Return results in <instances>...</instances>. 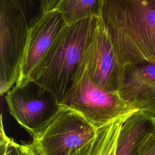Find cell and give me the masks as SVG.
Wrapping results in <instances>:
<instances>
[{"instance_id": "1", "label": "cell", "mask_w": 155, "mask_h": 155, "mask_svg": "<svg viewBox=\"0 0 155 155\" xmlns=\"http://www.w3.org/2000/svg\"><path fill=\"white\" fill-rule=\"evenodd\" d=\"M101 20L124 67L155 61V0H104Z\"/></svg>"}, {"instance_id": "2", "label": "cell", "mask_w": 155, "mask_h": 155, "mask_svg": "<svg viewBox=\"0 0 155 155\" xmlns=\"http://www.w3.org/2000/svg\"><path fill=\"white\" fill-rule=\"evenodd\" d=\"M100 21L90 18L66 25L30 80L50 91L59 104L73 84Z\"/></svg>"}, {"instance_id": "3", "label": "cell", "mask_w": 155, "mask_h": 155, "mask_svg": "<svg viewBox=\"0 0 155 155\" xmlns=\"http://www.w3.org/2000/svg\"><path fill=\"white\" fill-rule=\"evenodd\" d=\"M60 105L79 113L97 129L138 111L119 92L108 91L95 84L83 62Z\"/></svg>"}, {"instance_id": "4", "label": "cell", "mask_w": 155, "mask_h": 155, "mask_svg": "<svg viewBox=\"0 0 155 155\" xmlns=\"http://www.w3.org/2000/svg\"><path fill=\"white\" fill-rule=\"evenodd\" d=\"M97 130L79 113L61 106L30 135L44 155H70L94 139Z\"/></svg>"}, {"instance_id": "5", "label": "cell", "mask_w": 155, "mask_h": 155, "mask_svg": "<svg viewBox=\"0 0 155 155\" xmlns=\"http://www.w3.org/2000/svg\"><path fill=\"white\" fill-rule=\"evenodd\" d=\"M29 25L11 0H0V94L16 84L27 44Z\"/></svg>"}, {"instance_id": "6", "label": "cell", "mask_w": 155, "mask_h": 155, "mask_svg": "<svg viewBox=\"0 0 155 155\" xmlns=\"http://www.w3.org/2000/svg\"><path fill=\"white\" fill-rule=\"evenodd\" d=\"M4 98L10 113L30 134L53 116L61 107L50 91L34 81L15 85Z\"/></svg>"}, {"instance_id": "7", "label": "cell", "mask_w": 155, "mask_h": 155, "mask_svg": "<svg viewBox=\"0 0 155 155\" xmlns=\"http://www.w3.org/2000/svg\"><path fill=\"white\" fill-rule=\"evenodd\" d=\"M82 62L95 84L108 91H119L125 67L119 61L101 20L85 50Z\"/></svg>"}, {"instance_id": "8", "label": "cell", "mask_w": 155, "mask_h": 155, "mask_svg": "<svg viewBox=\"0 0 155 155\" xmlns=\"http://www.w3.org/2000/svg\"><path fill=\"white\" fill-rule=\"evenodd\" d=\"M61 13L53 8L29 27L19 77L15 85L30 81L62 28L66 25Z\"/></svg>"}, {"instance_id": "9", "label": "cell", "mask_w": 155, "mask_h": 155, "mask_svg": "<svg viewBox=\"0 0 155 155\" xmlns=\"http://www.w3.org/2000/svg\"><path fill=\"white\" fill-rule=\"evenodd\" d=\"M119 93L133 108L155 118V61L125 66Z\"/></svg>"}, {"instance_id": "10", "label": "cell", "mask_w": 155, "mask_h": 155, "mask_svg": "<svg viewBox=\"0 0 155 155\" xmlns=\"http://www.w3.org/2000/svg\"><path fill=\"white\" fill-rule=\"evenodd\" d=\"M155 132V118L137 111L122 123L117 137L115 155H138L140 148Z\"/></svg>"}, {"instance_id": "11", "label": "cell", "mask_w": 155, "mask_h": 155, "mask_svg": "<svg viewBox=\"0 0 155 155\" xmlns=\"http://www.w3.org/2000/svg\"><path fill=\"white\" fill-rule=\"evenodd\" d=\"M104 0H59L53 8L67 25L90 18H101Z\"/></svg>"}, {"instance_id": "12", "label": "cell", "mask_w": 155, "mask_h": 155, "mask_svg": "<svg viewBox=\"0 0 155 155\" xmlns=\"http://www.w3.org/2000/svg\"><path fill=\"white\" fill-rule=\"evenodd\" d=\"M23 13L29 27L45 13L44 0H11Z\"/></svg>"}, {"instance_id": "13", "label": "cell", "mask_w": 155, "mask_h": 155, "mask_svg": "<svg viewBox=\"0 0 155 155\" xmlns=\"http://www.w3.org/2000/svg\"><path fill=\"white\" fill-rule=\"evenodd\" d=\"M1 155H19L15 147V142L8 137L4 131L2 119H1Z\"/></svg>"}, {"instance_id": "14", "label": "cell", "mask_w": 155, "mask_h": 155, "mask_svg": "<svg viewBox=\"0 0 155 155\" xmlns=\"http://www.w3.org/2000/svg\"><path fill=\"white\" fill-rule=\"evenodd\" d=\"M15 147L19 155H44L38 145L33 141L23 144L15 142Z\"/></svg>"}, {"instance_id": "15", "label": "cell", "mask_w": 155, "mask_h": 155, "mask_svg": "<svg viewBox=\"0 0 155 155\" xmlns=\"http://www.w3.org/2000/svg\"><path fill=\"white\" fill-rule=\"evenodd\" d=\"M138 155H155V132L150 134L142 145Z\"/></svg>"}, {"instance_id": "16", "label": "cell", "mask_w": 155, "mask_h": 155, "mask_svg": "<svg viewBox=\"0 0 155 155\" xmlns=\"http://www.w3.org/2000/svg\"><path fill=\"white\" fill-rule=\"evenodd\" d=\"M59 0H44V12H48L52 10Z\"/></svg>"}, {"instance_id": "17", "label": "cell", "mask_w": 155, "mask_h": 155, "mask_svg": "<svg viewBox=\"0 0 155 155\" xmlns=\"http://www.w3.org/2000/svg\"><path fill=\"white\" fill-rule=\"evenodd\" d=\"M72 155H87V154H73Z\"/></svg>"}]
</instances>
